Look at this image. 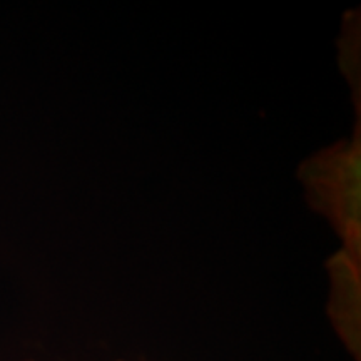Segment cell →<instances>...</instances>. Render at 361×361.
I'll use <instances>...</instances> for the list:
<instances>
[{
    "label": "cell",
    "mask_w": 361,
    "mask_h": 361,
    "mask_svg": "<svg viewBox=\"0 0 361 361\" xmlns=\"http://www.w3.org/2000/svg\"><path fill=\"white\" fill-rule=\"evenodd\" d=\"M348 80L356 101L353 135L308 157L300 166V179L311 209L340 236L341 255L361 266V80L360 75Z\"/></svg>",
    "instance_id": "obj_1"
},
{
    "label": "cell",
    "mask_w": 361,
    "mask_h": 361,
    "mask_svg": "<svg viewBox=\"0 0 361 361\" xmlns=\"http://www.w3.org/2000/svg\"><path fill=\"white\" fill-rule=\"evenodd\" d=\"M27 361H32V360H27Z\"/></svg>",
    "instance_id": "obj_2"
},
{
    "label": "cell",
    "mask_w": 361,
    "mask_h": 361,
    "mask_svg": "<svg viewBox=\"0 0 361 361\" xmlns=\"http://www.w3.org/2000/svg\"><path fill=\"white\" fill-rule=\"evenodd\" d=\"M119 361H124V360H119Z\"/></svg>",
    "instance_id": "obj_3"
}]
</instances>
